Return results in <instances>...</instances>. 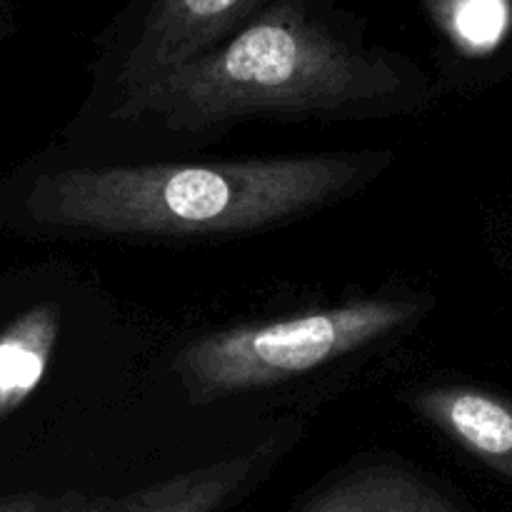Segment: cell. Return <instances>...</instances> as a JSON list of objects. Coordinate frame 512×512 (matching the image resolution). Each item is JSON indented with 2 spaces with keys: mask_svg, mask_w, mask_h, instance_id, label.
I'll return each instance as SVG.
<instances>
[{
  "mask_svg": "<svg viewBox=\"0 0 512 512\" xmlns=\"http://www.w3.org/2000/svg\"><path fill=\"white\" fill-rule=\"evenodd\" d=\"M428 75L375 48L340 0H273L203 58L113 105L120 123L205 140L250 118L373 120L418 113Z\"/></svg>",
  "mask_w": 512,
  "mask_h": 512,
  "instance_id": "1",
  "label": "cell"
},
{
  "mask_svg": "<svg viewBox=\"0 0 512 512\" xmlns=\"http://www.w3.org/2000/svg\"><path fill=\"white\" fill-rule=\"evenodd\" d=\"M390 153L75 165L35 178L28 213L80 238H218L273 228L363 188Z\"/></svg>",
  "mask_w": 512,
  "mask_h": 512,
  "instance_id": "2",
  "label": "cell"
},
{
  "mask_svg": "<svg viewBox=\"0 0 512 512\" xmlns=\"http://www.w3.org/2000/svg\"><path fill=\"white\" fill-rule=\"evenodd\" d=\"M430 308L418 295H370L270 323H245L185 345L175 370L193 403L288 383L408 328Z\"/></svg>",
  "mask_w": 512,
  "mask_h": 512,
  "instance_id": "3",
  "label": "cell"
},
{
  "mask_svg": "<svg viewBox=\"0 0 512 512\" xmlns=\"http://www.w3.org/2000/svg\"><path fill=\"white\" fill-rule=\"evenodd\" d=\"M273 0H125L100 38V73L113 105L203 58Z\"/></svg>",
  "mask_w": 512,
  "mask_h": 512,
  "instance_id": "4",
  "label": "cell"
},
{
  "mask_svg": "<svg viewBox=\"0 0 512 512\" xmlns=\"http://www.w3.org/2000/svg\"><path fill=\"white\" fill-rule=\"evenodd\" d=\"M413 408L455 445L512 480V400L468 385L420 390Z\"/></svg>",
  "mask_w": 512,
  "mask_h": 512,
  "instance_id": "5",
  "label": "cell"
},
{
  "mask_svg": "<svg viewBox=\"0 0 512 512\" xmlns=\"http://www.w3.org/2000/svg\"><path fill=\"white\" fill-rule=\"evenodd\" d=\"M280 458L278 440L118 498L110 512H223Z\"/></svg>",
  "mask_w": 512,
  "mask_h": 512,
  "instance_id": "6",
  "label": "cell"
},
{
  "mask_svg": "<svg viewBox=\"0 0 512 512\" xmlns=\"http://www.w3.org/2000/svg\"><path fill=\"white\" fill-rule=\"evenodd\" d=\"M303 512H465L425 478L395 463H373L335 480Z\"/></svg>",
  "mask_w": 512,
  "mask_h": 512,
  "instance_id": "7",
  "label": "cell"
},
{
  "mask_svg": "<svg viewBox=\"0 0 512 512\" xmlns=\"http://www.w3.org/2000/svg\"><path fill=\"white\" fill-rule=\"evenodd\" d=\"M60 313L45 303L28 310L0 335V420L13 413L43 380L58 340Z\"/></svg>",
  "mask_w": 512,
  "mask_h": 512,
  "instance_id": "8",
  "label": "cell"
},
{
  "mask_svg": "<svg viewBox=\"0 0 512 512\" xmlns=\"http://www.w3.org/2000/svg\"><path fill=\"white\" fill-rule=\"evenodd\" d=\"M435 30L458 53L485 58L512 33V0H423Z\"/></svg>",
  "mask_w": 512,
  "mask_h": 512,
  "instance_id": "9",
  "label": "cell"
},
{
  "mask_svg": "<svg viewBox=\"0 0 512 512\" xmlns=\"http://www.w3.org/2000/svg\"><path fill=\"white\" fill-rule=\"evenodd\" d=\"M118 498H90L83 493L13 495L0 500V512H110Z\"/></svg>",
  "mask_w": 512,
  "mask_h": 512,
  "instance_id": "10",
  "label": "cell"
},
{
  "mask_svg": "<svg viewBox=\"0 0 512 512\" xmlns=\"http://www.w3.org/2000/svg\"><path fill=\"white\" fill-rule=\"evenodd\" d=\"M8 10H10V0H0V20L8 18Z\"/></svg>",
  "mask_w": 512,
  "mask_h": 512,
  "instance_id": "11",
  "label": "cell"
}]
</instances>
